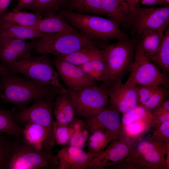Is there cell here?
<instances>
[{
  "label": "cell",
  "instance_id": "23",
  "mask_svg": "<svg viewBox=\"0 0 169 169\" xmlns=\"http://www.w3.org/2000/svg\"><path fill=\"white\" fill-rule=\"evenodd\" d=\"M16 110L15 106L9 110L3 109L0 106V132L20 140L22 139L24 127L15 118Z\"/></svg>",
  "mask_w": 169,
  "mask_h": 169
},
{
  "label": "cell",
  "instance_id": "29",
  "mask_svg": "<svg viewBox=\"0 0 169 169\" xmlns=\"http://www.w3.org/2000/svg\"><path fill=\"white\" fill-rule=\"evenodd\" d=\"M66 8L79 13L104 15L102 0H67Z\"/></svg>",
  "mask_w": 169,
  "mask_h": 169
},
{
  "label": "cell",
  "instance_id": "45",
  "mask_svg": "<svg viewBox=\"0 0 169 169\" xmlns=\"http://www.w3.org/2000/svg\"><path fill=\"white\" fill-rule=\"evenodd\" d=\"M8 70L7 69L3 67L0 64V75L4 74Z\"/></svg>",
  "mask_w": 169,
  "mask_h": 169
},
{
  "label": "cell",
  "instance_id": "6",
  "mask_svg": "<svg viewBox=\"0 0 169 169\" xmlns=\"http://www.w3.org/2000/svg\"><path fill=\"white\" fill-rule=\"evenodd\" d=\"M58 165L54 153L37 150L13 137L5 169H57Z\"/></svg>",
  "mask_w": 169,
  "mask_h": 169
},
{
  "label": "cell",
  "instance_id": "20",
  "mask_svg": "<svg viewBox=\"0 0 169 169\" xmlns=\"http://www.w3.org/2000/svg\"><path fill=\"white\" fill-rule=\"evenodd\" d=\"M165 31L151 28L143 29L139 36L145 55L149 57L155 55L157 52L163 40Z\"/></svg>",
  "mask_w": 169,
  "mask_h": 169
},
{
  "label": "cell",
  "instance_id": "5",
  "mask_svg": "<svg viewBox=\"0 0 169 169\" xmlns=\"http://www.w3.org/2000/svg\"><path fill=\"white\" fill-rule=\"evenodd\" d=\"M33 55L49 54L57 57L66 55L81 49L99 44L77 31L47 33L41 38L31 39Z\"/></svg>",
  "mask_w": 169,
  "mask_h": 169
},
{
  "label": "cell",
  "instance_id": "33",
  "mask_svg": "<svg viewBox=\"0 0 169 169\" xmlns=\"http://www.w3.org/2000/svg\"><path fill=\"white\" fill-rule=\"evenodd\" d=\"M122 115L121 121L122 125H128L141 119L156 120L149 110L140 105Z\"/></svg>",
  "mask_w": 169,
  "mask_h": 169
},
{
  "label": "cell",
  "instance_id": "11",
  "mask_svg": "<svg viewBox=\"0 0 169 169\" xmlns=\"http://www.w3.org/2000/svg\"><path fill=\"white\" fill-rule=\"evenodd\" d=\"M69 92L77 118L95 115L109 102L106 89L101 86H90Z\"/></svg>",
  "mask_w": 169,
  "mask_h": 169
},
{
  "label": "cell",
  "instance_id": "16",
  "mask_svg": "<svg viewBox=\"0 0 169 169\" xmlns=\"http://www.w3.org/2000/svg\"><path fill=\"white\" fill-rule=\"evenodd\" d=\"M53 63L59 76L69 92L93 86H98L96 81L89 78L78 66L57 57Z\"/></svg>",
  "mask_w": 169,
  "mask_h": 169
},
{
  "label": "cell",
  "instance_id": "46",
  "mask_svg": "<svg viewBox=\"0 0 169 169\" xmlns=\"http://www.w3.org/2000/svg\"><path fill=\"white\" fill-rule=\"evenodd\" d=\"M3 89L2 86L0 85V99H1L3 97Z\"/></svg>",
  "mask_w": 169,
  "mask_h": 169
},
{
  "label": "cell",
  "instance_id": "42",
  "mask_svg": "<svg viewBox=\"0 0 169 169\" xmlns=\"http://www.w3.org/2000/svg\"><path fill=\"white\" fill-rule=\"evenodd\" d=\"M34 0H18L17 5L13 9L15 10H21L29 5Z\"/></svg>",
  "mask_w": 169,
  "mask_h": 169
},
{
  "label": "cell",
  "instance_id": "2",
  "mask_svg": "<svg viewBox=\"0 0 169 169\" xmlns=\"http://www.w3.org/2000/svg\"><path fill=\"white\" fill-rule=\"evenodd\" d=\"M169 146L151 135H142L133 141L127 156L112 166L118 169H168L166 154Z\"/></svg>",
  "mask_w": 169,
  "mask_h": 169
},
{
  "label": "cell",
  "instance_id": "17",
  "mask_svg": "<svg viewBox=\"0 0 169 169\" xmlns=\"http://www.w3.org/2000/svg\"><path fill=\"white\" fill-rule=\"evenodd\" d=\"M98 153L86 152L83 148L67 146L60 150L56 156L57 169H85L93 158Z\"/></svg>",
  "mask_w": 169,
  "mask_h": 169
},
{
  "label": "cell",
  "instance_id": "8",
  "mask_svg": "<svg viewBox=\"0 0 169 169\" xmlns=\"http://www.w3.org/2000/svg\"><path fill=\"white\" fill-rule=\"evenodd\" d=\"M7 69L38 83L67 90L60 83L59 75L48 54L32 55L11 64Z\"/></svg>",
  "mask_w": 169,
  "mask_h": 169
},
{
  "label": "cell",
  "instance_id": "3",
  "mask_svg": "<svg viewBox=\"0 0 169 169\" xmlns=\"http://www.w3.org/2000/svg\"><path fill=\"white\" fill-rule=\"evenodd\" d=\"M58 14L100 47L110 41H118L128 37L121 30L120 23L115 20L79 13L66 8L61 9Z\"/></svg>",
  "mask_w": 169,
  "mask_h": 169
},
{
  "label": "cell",
  "instance_id": "40",
  "mask_svg": "<svg viewBox=\"0 0 169 169\" xmlns=\"http://www.w3.org/2000/svg\"><path fill=\"white\" fill-rule=\"evenodd\" d=\"M91 62L93 68L101 73L104 76L105 79L106 65L104 56L94 59L91 61Z\"/></svg>",
  "mask_w": 169,
  "mask_h": 169
},
{
  "label": "cell",
  "instance_id": "28",
  "mask_svg": "<svg viewBox=\"0 0 169 169\" xmlns=\"http://www.w3.org/2000/svg\"><path fill=\"white\" fill-rule=\"evenodd\" d=\"M158 122L155 119H141L127 125H122L124 137L134 141L145 135Z\"/></svg>",
  "mask_w": 169,
  "mask_h": 169
},
{
  "label": "cell",
  "instance_id": "26",
  "mask_svg": "<svg viewBox=\"0 0 169 169\" xmlns=\"http://www.w3.org/2000/svg\"><path fill=\"white\" fill-rule=\"evenodd\" d=\"M47 33L40 32L35 28L25 27L0 22V35L22 39L42 37Z\"/></svg>",
  "mask_w": 169,
  "mask_h": 169
},
{
  "label": "cell",
  "instance_id": "38",
  "mask_svg": "<svg viewBox=\"0 0 169 169\" xmlns=\"http://www.w3.org/2000/svg\"><path fill=\"white\" fill-rule=\"evenodd\" d=\"M79 67L92 80L103 82L104 81V76L101 73L93 68L91 61L84 63L79 65Z\"/></svg>",
  "mask_w": 169,
  "mask_h": 169
},
{
  "label": "cell",
  "instance_id": "34",
  "mask_svg": "<svg viewBox=\"0 0 169 169\" xmlns=\"http://www.w3.org/2000/svg\"><path fill=\"white\" fill-rule=\"evenodd\" d=\"M73 132L70 124L64 125L54 121V143L64 146L68 145Z\"/></svg>",
  "mask_w": 169,
  "mask_h": 169
},
{
  "label": "cell",
  "instance_id": "7",
  "mask_svg": "<svg viewBox=\"0 0 169 169\" xmlns=\"http://www.w3.org/2000/svg\"><path fill=\"white\" fill-rule=\"evenodd\" d=\"M55 98L45 97L38 99L28 107L16 110L14 112L17 122L23 126L28 122L36 123L42 126L46 130L47 138L43 149L49 153L55 144L54 136L53 108Z\"/></svg>",
  "mask_w": 169,
  "mask_h": 169
},
{
  "label": "cell",
  "instance_id": "39",
  "mask_svg": "<svg viewBox=\"0 0 169 169\" xmlns=\"http://www.w3.org/2000/svg\"><path fill=\"white\" fill-rule=\"evenodd\" d=\"M150 112L155 119L161 115L169 113V98L163 101L157 106Z\"/></svg>",
  "mask_w": 169,
  "mask_h": 169
},
{
  "label": "cell",
  "instance_id": "21",
  "mask_svg": "<svg viewBox=\"0 0 169 169\" xmlns=\"http://www.w3.org/2000/svg\"><path fill=\"white\" fill-rule=\"evenodd\" d=\"M21 140L25 143L38 150L43 149L47 136L45 129L36 123L28 122L23 126Z\"/></svg>",
  "mask_w": 169,
  "mask_h": 169
},
{
  "label": "cell",
  "instance_id": "35",
  "mask_svg": "<svg viewBox=\"0 0 169 169\" xmlns=\"http://www.w3.org/2000/svg\"><path fill=\"white\" fill-rule=\"evenodd\" d=\"M168 88V87L159 85L143 106L150 111L153 110L161 102L168 98L169 90Z\"/></svg>",
  "mask_w": 169,
  "mask_h": 169
},
{
  "label": "cell",
  "instance_id": "43",
  "mask_svg": "<svg viewBox=\"0 0 169 169\" xmlns=\"http://www.w3.org/2000/svg\"><path fill=\"white\" fill-rule=\"evenodd\" d=\"M12 0H0V18L6 12Z\"/></svg>",
  "mask_w": 169,
  "mask_h": 169
},
{
  "label": "cell",
  "instance_id": "18",
  "mask_svg": "<svg viewBox=\"0 0 169 169\" xmlns=\"http://www.w3.org/2000/svg\"><path fill=\"white\" fill-rule=\"evenodd\" d=\"M53 114L56 121L64 125L70 124L77 118L69 91L59 94L56 97Z\"/></svg>",
  "mask_w": 169,
  "mask_h": 169
},
{
  "label": "cell",
  "instance_id": "24",
  "mask_svg": "<svg viewBox=\"0 0 169 169\" xmlns=\"http://www.w3.org/2000/svg\"><path fill=\"white\" fill-rule=\"evenodd\" d=\"M34 28L40 32L45 33L77 31L68 24L64 19L58 14L42 18Z\"/></svg>",
  "mask_w": 169,
  "mask_h": 169
},
{
  "label": "cell",
  "instance_id": "10",
  "mask_svg": "<svg viewBox=\"0 0 169 169\" xmlns=\"http://www.w3.org/2000/svg\"><path fill=\"white\" fill-rule=\"evenodd\" d=\"M169 24V5L142 8L140 6L131 12L124 25L130 28L131 33L136 38L146 28L165 31Z\"/></svg>",
  "mask_w": 169,
  "mask_h": 169
},
{
  "label": "cell",
  "instance_id": "41",
  "mask_svg": "<svg viewBox=\"0 0 169 169\" xmlns=\"http://www.w3.org/2000/svg\"><path fill=\"white\" fill-rule=\"evenodd\" d=\"M140 3L143 5L154 6L156 5L165 6L167 4L165 0H141Z\"/></svg>",
  "mask_w": 169,
  "mask_h": 169
},
{
  "label": "cell",
  "instance_id": "12",
  "mask_svg": "<svg viewBox=\"0 0 169 169\" xmlns=\"http://www.w3.org/2000/svg\"><path fill=\"white\" fill-rule=\"evenodd\" d=\"M120 114L108 102L97 114L81 118L86 121L90 134L96 130H103L109 135L113 141L124 138Z\"/></svg>",
  "mask_w": 169,
  "mask_h": 169
},
{
  "label": "cell",
  "instance_id": "15",
  "mask_svg": "<svg viewBox=\"0 0 169 169\" xmlns=\"http://www.w3.org/2000/svg\"><path fill=\"white\" fill-rule=\"evenodd\" d=\"M33 45L25 39L0 35V61L7 68L11 64L33 55Z\"/></svg>",
  "mask_w": 169,
  "mask_h": 169
},
{
  "label": "cell",
  "instance_id": "9",
  "mask_svg": "<svg viewBox=\"0 0 169 169\" xmlns=\"http://www.w3.org/2000/svg\"><path fill=\"white\" fill-rule=\"evenodd\" d=\"M134 60L126 82L134 85H158L169 87L168 76L144 54L140 41L136 39Z\"/></svg>",
  "mask_w": 169,
  "mask_h": 169
},
{
  "label": "cell",
  "instance_id": "25",
  "mask_svg": "<svg viewBox=\"0 0 169 169\" xmlns=\"http://www.w3.org/2000/svg\"><path fill=\"white\" fill-rule=\"evenodd\" d=\"M104 15L115 20L124 25L130 13L128 6L124 0H102Z\"/></svg>",
  "mask_w": 169,
  "mask_h": 169
},
{
  "label": "cell",
  "instance_id": "4",
  "mask_svg": "<svg viewBox=\"0 0 169 169\" xmlns=\"http://www.w3.org/2000/svg\"><path fill=\"white\" fill-rule=\"evenodd\" d=\"M134 37L118 40L116 43L103 44L101 48L106 65L105 79L101 85L106 89L111 83L121 81L130 71L133 63L136 43Z\"/></svg>",
  "mask_w": 169,
  "mask_h": 169
},
{
  "label": "cell",
  "instance_id": "13",
  "mask_svg": "<svg viewBox=\"0 0 169 169\" xmlns=\"http://www.w3.org/2000/svg\"><path fill=\"white\" fill-rule=\"evenodd\" d=\"M109 98V104L122 115L138 105L136 85L121 81L113 82L105 89Z\"/></svg>",
  "mask_w": 169,
  "mask_h": 169
},
{
  "label": "cell",
  "instance_id": "30",
  "mask_svg": "<svg viewBox=\"0 0 169 169\" xmlns=\"http://www.w3.org/2000/svg\"><path fill=\"white\" fill-rule=\"evenodd\" d=\"M159 49L154 55L147 57L165 74L169 73V28L166 29Z\"/></svg>",
  "mask_w": 169,
  "mask_h": 169
},
{
  "label": "cell",
  "instance_id": "31",
  "mask_svg": "<svg viewBox=\"0 0 169 169\" xmlns=\"http://www.w3.org/2000/svg\"><path fill=\"white\" fill-rule=\"evenodd\" d=\"M70 124L73 132L68 146L83 148L90 135L89 128L86 121L82 118H76Z\"/></svg>",
  "mask_w": 169,
  "mask_h": 169
},
{
  "label": "cell",
  "instance_id": "36",
  "mask_svg": "<svg viewBox=\"0 0 169 169\" xmlns=\"http://www.w3.org/2000/svg\"><path fill=\"white\" fill-rule=\"evenodd\" d=\"M13 137L0 132V169H5Z\"/></svg>",
  "mask_w": 169,
  "mask_h": 169
},
{
  "label": "cell",
  "instance_id": "22",
  "mask_svg": "<svg viewBox=\"0 0 169 169\" xmlns=\"http://www.w3.org/2000/svg\"><path fill=\"white\" fill-rule=\"evenodd\" d=\"M104 56L102 49L98 45H92L81 49L68 54L58 57L77 66Z\"/></svg>",
  "mask_w": 169,
  "mask_h": 169
},
{
  "label": "cell",
  "instance_id": "47",
  "mask_svg": "<svg viewBox=\"0 0 169 169\" xmlns=\"http://www.w3.org/2000/svg\"><path fill=\"white\" fill-rule=\"evenodd\" d=\"M165 2L167 4L169 3V0H165Z\"/></svg>",
  "mask_w": 169,
  "mask_h": 169
},
{
  "label": "cell",
  "instance_id": "32",
  "mask_svg": "<svg viewBox=\"0 0 169 169\" xmlns=\"http://www.w3.org/2000/svg\"><path fill=\"white\" fill-rule=\"evenodd\" d=\"M112 141L105 131L97 130L90 134L86 143L89 151L99 153L103 151Z\"/></svg>",
  "mask_w": 169,
  "mask_h": 169
},
{
  "label": "cell",
  "instance_id": "44",
  "mask_svg": "<svg viewBox=\"0 0 169 169\" xmlns=\"http://www.w3.org/2000/svg\"><path fill=\"white\" fill-rule=\"evenodd\" d=\"M127 4L130 13L135 8L140 6L139 3L141 0H124Z\"/></svg>",
  "mask_w": 169,
  "mask_h": 169
},
{
  "label": "cell",
  "instance_id": "19",
  "mask_svg": "<svg viewBox=\"0 0 169 169\" xmlns=\"http://www.w3.org/2000/svg\"><path fill=\"white\" fill-rule=\"evenodd\" d=\"M42 18L39 14L21 10L6 12L0 18V22L25 27H35Z\"/></svg>",
  "mask_w": 169,
  "mask_h": 169
},
{
  "label": "cell",
  "instance_id": "14",
  "mask_svg": "<svg viewBox=\"0 0 169 169\" xmlns=\"http://www.w3.org/2000/svg\"><path fill=\"white\" fill-rule=\"evenodd\" d=\"M133 141L125 137L113 140L93 158L87 169H103L120 162L129 154Z\"/></svg>",
  "mask_w": 169,
  "mask_h": 169
},
{
  "label": "cell",
  "instance_id": "27",
  "mask_svg": "<svg viewBox=\"0 0 169 169\" xmlns=\"http://www.w3.org/2000/svg\"><path fill=\"white\" fill-rule=\"evenodd\" d=\"M67 0H34L24 9L39 14L42 18L54 15L64 5Z\"/></svg>",
  "mask_w": 169,
  "mask_h": 169
},
{
  "label": "cell",
  "instance_id": "1",
  "mask_svg": "<svg viewBox=\"0 0 169 169\" xmlns=\"http://www.w3.org/2000/svg\"><path fill=\"white\" fill-rule=\"evenodd\" d=\"M0 85L3 95L2 102L13 104L18 109L26 107L38 99L55 98L58 95L69 91L20 77L8 70L0 75Z\"/></svg>",
  "mask_w": 169,
  "mask_h": 169
},
{
  "label": "cell",
  "instance_id": "37",
  "mask_svg": "<svg viewBox=\"0 0 169 169\" xmlns=\"http://www.w3.org/2000/svg\"><path fill=\"white\" fill-rule=\"evenodd\" d=\"M152 136L162 141L166 146H169V120L157 123L151 129Z\"/></svg>",
  "mask_w": 169,
  "mask_h": 169
}]
</instances>
